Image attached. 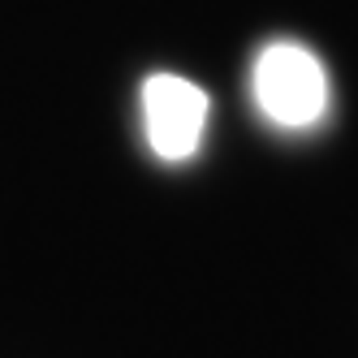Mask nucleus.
<instances>
[{
  "label": "nucleus",
  "instance_id": "nucleus-1",
  "mask_svg": "<svg viewBox=\"0 0 358 358\" xmlns=\"http://www.w3.org/2000/svg\"><path fill=\"white\" fill-rule=\"evenodd\" d=\"M255 104L272 125L306 130L328 113V73L324 61L302 43H268L255 61Z\"/></svg>",
  "mask_w": 358,
  "mask_h": 358
},
{
  "label": "nucleus",
  "instance_id": "nucleus-2",
  "mask_svg": "<svg viewBox=\"0 0 358 358\" xmlns=\"http://www.w3.org/2000/svg\"><path fill=\"white\" fill-rule=\"evenodd\" d=\"M143 117L151 151L169 164H182L199 151L208 130V95L182 73H151L143 83Z\"/></svg>",
  "mask_w": 358,
  "mask_h": 358
}]
</instances>
